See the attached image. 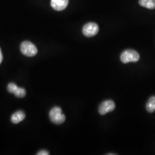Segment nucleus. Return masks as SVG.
I'll return each instance as SVG.
<instances>
[{
  "instance_id": "f257e3e1",
  "label": "nucleus",
  "mask_w": 155,
  "mask_h": 155,
  "mask_svg": "<svg viewBox=\"0 0 155 155\" xmlns=\"http://www.w3.org/2000/svg\"><path fill=\"white\" fill-rule=\"evenodd\" d=\"M49 117L51 121L56 125L61 124L66 120V117L62 113L61 108L58 106L53 107L50 110Z\"/></svg>"
},
{
  "instance_id": "f03ea898",
  "label": "nucleus",
  "mask_w": 155,
  "mask_h": 155,
  "mask_svg": "<svg viewBox=\"0 0 155 155\" xmlns=\"http://www.w3.org/2000/svg\"><path fill=\"white\" fill-rule=\"evenodd\" d=\"M120 59L124 63H127L129 62H137L140 59V55L135 50H125L121 54Z\"/></svg>"
},
{
  "instance_id": "7ed1b4c3",
  "label": "nucleus",
  "mask_w": 155,
  "mask_h": 155,
  "mask_svg": "<svg viewBox=\"0 0 155 155\" xmlns=\"http://www.w3.org/2000/svg\"><path fill=\"white\" fill-rule=\"evenodd\" d=\"M20 51L22 54L28 57H32L38 54V49L32 43L25 41L20 45Z\"/></svg>"
},
{
  "instance_id": "20e7f679",
  "label": "nucleus",
  "mask_w": 155,
  "mask_h": 155,
  "mask_svg": "<svg viewBox=\"0 0 155 155\" xmlns=\"http://www.w3.org/2000/svg\"><path fill=\"white\" fill-rule=\"evenodd\" d=\"M99 31L98 25L94 22H89L86 24L82 29L83 35L86 37H93L96 35Z\"/></svg>"
},
{
  "instance_id": "39448f33",
  "label": "nucleus",
  "mask_w": 155,
  "mask_h": 155,
  "mask_svg": "<svg viewBox=\"0 0 155 155\" xmlns=\"http://www.w3.org/2000/svg\"><path fill=\"white\" fill-rule=\"evenodd\" d=\"M116 107V105L112 100H106L101 104L98 111L101 115H105L109 112L114 110Z\"/></svg>"
},
{
  "instance_id": "423d86ee",
  "label": "nucleus",
  "mask_w": 155,
  "mask_h": 155,
  "mask_svg": "<svg viewBox=\"0 0 155 155\" xmlns=\"http://www.w3.org/2000/svg\"><path fill=\"white\" fill-rule=\"evenodd\" d=\"M68 5V0H51V5L57 11L65 9Z\"/></svg>"
},
{
  "instance_id": "0eeeda50",
  "label": "nucleus",
  "mask_w": 155,
  "mask_h": 155,
  "mask_svg": "<svg viewBox=\"0 0 155 155\" xmlns=\"http://www.w3.org/2000/svg\"><path fill=\"white\" fill-rule=\"evenodd\" d=\"M25 118V114L22 111H17L13 113L11 118L12 122L13 124H18L19 122H21Z\"/></svg>"
},
{
  "instance_id": "6e6552de",
  "label": "nucleus",
  "mask_w": 155,
  "mask_h": 155,
  "mask_svg": "<svg viewBox=\"0 0 155 155\" xmlns=\"http://www.w3.org/2000/svg\"><path fill=\"white\" fill-rule=\"evenodd\" d=\"M139 4L140 5L150 9L155 8V0H139Z\"/></svg>"
},
{
  "instance_id": "1a4fd4ad",
  "label": "nucleus",
  "mask_w": 155,
  "mask_h": 155,
  "mask_svg": "<svg viewBox=\"0 0 155 155\" xmlns=\"http://www.w3.org/2000/svg\"><path fill=\"white\" fill-rule=\"evenodd\" d=\"M147 110L150 113H153L155 111V96H152L148 100L146 105Z\"/></svg>"
},
{
  "instance_id": "9d476101",
  "label": "nucleus",
  "mask_w": 155,
  "mask_h": 155,
  "mask_svg": "<svg viewBox=\"0 0 155 155\" xmlns=\"http://www.w3.org/2000/svg\"><path fill=\"white\" fill-rule=\"evenodd\" d=\"M14 94L17 98H23L26 95V91L24 88L18 87Z\"/></svg>"
},
{
  "instance_id": "9b49d317",
  "label": "nucleus",
  "mask_w": 155,
  "mask_h": 155,
  "mask_svg": "<svg viewBox=\"0 0 155 155\" xmlns=\"http://www.w3.org/2000/svg\"><path fill=\"white\" fill-rule=\"evenodd\" d=\"M17 88H18V86L14 83H10L8 84L7 87L8 91L12 94H14V93L16 91Z\"/></svg>"
},
{
  "instance_id": "f8f14e48",
  "label": "nucleus",
  "mask_w": 155,
  "mask_h": 155,
  "mask_svg": "<svg viewBox=\"0 0 155 155\" xmlns=\"http://www.w3.org/2000/svg\"><path fill=\"white\" fill-rule=\"evenodd\" d=\"M38 155H50L49 152L46 150H41L39 151V152L37 153Z\"/></svg>"
},
{
  "instance_id": "ddd939ff",
  "label": "nucleus",
  "mask_w": 155,
  "mask_h": 155,
  "mask_svg": "<svg viewBox=\"0 0 155 155\" xmlns=\"http://www.w3.org/2000/svg\"><path fill=\"white\" fill-rule=\"evenodd\" d=\"M2 60H3V55H2V54L1 50V48H0V64H1V63H2Z\"/></svg>"
}]
</instances>
